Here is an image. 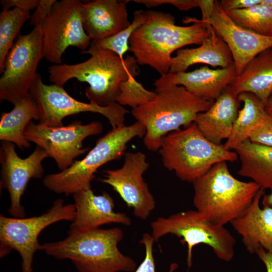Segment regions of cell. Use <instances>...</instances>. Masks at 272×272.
Here are the masks:
<instances>
[{"instance_id": "obj_41", "label": "cell", "mask_w": 272, "mask_h": 272, "mask_svg": "<svg viewBox=\"0 0 272 272\" xmlns=\"http://www.w3.org/2000/svg\"><path fill=\"white\" fill-rule=\"evenodd\" d=\"M262 3L267 5L272 10V0H261Z\"/></svg>"}, {"instance_id": "obj_20", "label": "cell", "mask_w": 272, "mask_h": 272, "mask_svg": "<svg viewBox=\"0 0 272 272\" xmlns=\"http://www.w3.org/2000/svg\"><path fill=\"white\" fill-rule=\"evenodd\" d=\"M263 194L264 189L260 188L246 211L230 223L251 254L260 247L272 253V207H260Z\"/></svg>"}, {"instance_id": "obj_7", "label": "cell", "mask_w": 272, "mask_h": 272, "mask_svg": "<svg viewBox=\"0 0 272 272\" xmlns=\"http://www.w3.org/2000/svg\"><path fill=\"white\" fill-rule=\"evenodd\" d=\"M145 134V127L138 121L129 126L112 128L97 140L83 159L75 160L63 171L45 176L44 185L54 193L65 196L91 189L97 170L108 162L120 159L129 141L135 137L144 138Z\"/></svg>"}, {"instance_id": "obj_10", "label": "cell", "mask_w": 272, "mask_h": 272, "mask_svg": "<svg viewBox=\"0 0 272 272\" xmlns=\"http://www.w3.org/2000/svg\"><path fill=\"white\" fill-rule=\"evenodd\" d=\"M29 95L39 111L38 124L55 127L63 126L62 120L68 116L81 112L99 113L109 121L112 129L124 125L125 116L128 112L117 102L102 106L95 103H85L71 97L63 87L56 84L46 85L38 73L30 89Z\"/></svg>"}, {"instance_id": "obj_28", "label": "cell", "mask_w": 272, "mask_h": 272, "mask_svg": "<svg viewBox=\"0 0 272 272\" xmlns=\"http://www.w3.org/2000/svg\"><path fill=\"white\" fill-rule=\"evenodd\" d=\"M30 11L18 8L3 10L0 14V73L2 74L6 57L20 35L24 23L30 20Z\"/></svg>"}, {"instance_id": "obj_16", "label": "cell", "mask_w": 272, "mask_h": 272, "mask_svg": "<svg viewBox=\"0 0 272 272\" xmlns=\"http://www.w3.org/2000/svg\"><path fill=\"white\" fill-rule=\"evenodd\" d=\"M209 23L229 47L236 76L254 57L272 47V37L259 35L237 25L223 10L219 1H215Z\"/></svg>"}, {"instance_id": "obj_1", "label": "cell", "mask_w": 272, "mask_h": 272, "mask_svg": "<svg viewBox=\"0 0 272 272\" xmlns=\"http://www.w3.org/2000/svg\"><path fill=\"white\" fill-rule=\"evenodd\" d=\"M184 22L193 24L178 26L170 13L148 11L147 20L129 40V51L138 63L153 67L161 76L167 74L174 51L188 45H200L210 35V24L193 18H187Z\"/></svg>"}, {"instance_id": "obj_25", "label": "cell", "mask_w": 272, "mask_h": 272, "mask_svg": "<svg viewBox=\"0 0 272 272\" xmlns=\"http://www.w3.org/2000/svg\"><path fill=\"white\" fill-rule=\"evenodd\" d=\"M14 106L11 111L2 114L0 140L12 143L22 150L29 149L31 144L25 138L24 132L32 119L39 120L38 108L29 95Z\"/></svg>"}, {"instance_id": "obj_27", "label": "cell", "mask_w": 272, "mask_h": 272, "mask_svg": "<svg viewBox=\"0 0 272 272\" xmlns=\"http://www.w3.org/2000/svg\"><path fill=\"white\" fill-rule=\"evenodd\" d=\"M226 13L240 26L259 35L272 37V10L262 1L250 8Z\"/></svg>"}, {"instance_id": "obj_40", "label": "cell", "mask_w": 272, "mask_h": 272, "mask_svg": "<svg viewBox=\"0 0 272 272\" xmlns=\"http://www.w3.org/2000/svg\"><path fill=\"white\" fill-rule=\"evenodd\" d=\"M265 108L268 112L272 113V93L266 101Z\"/></svg>"}, {"instance_id": "obj_33", "label": "cell", "mask_w": 272, "mask_h": 272, "mask_svg": "<svg viewBox=\"0 0 272 272\" xmlns=\"http://www.w3.org/2000/svg\"><path fill=\"white\" fill-rule=\"evenodd\" d=\"M56 0H40L34 12L31 15L30 24L34 27L42 26Z\"/></svg>"}, {"instance_id": "obj_31", "label": "cell", "mask_w": 272, "mask_h": 272, "mask_svg": "<svg viewBox=\"0 0 272 272\" xmlns=\"http://www.w3.org/2000/svg\"><path fill=\"white\" fill-rule=\"evenodd\" d=\"M154 242H155V240L152 235L146 233L143 235L140 243L145 246V256L143 261L133 272H156L153 252ZM178 267V264L173 262L171 264L168 272H174Z\"/></svg>"}, {"instance_id": "obj_37", "label": "cell", "mask_w": 272, "mask_h": 272, "mask_svg": "<svg viewBox=\"0 0 272 272\" xmlns=\"http://www.w3.org/2000/svg\"><path fill=\"white\" fill-rule=\"evenodd\" d=\"M215 1L198 0V7L201 10L202 18L201 21L208 24L211 17L214 7Z\"/></svg>"}, {"instance_id": "obj_23", "label": "cell", "mask_w": 272, "mask_h": 272, "mask_svg": "<svg viewBox=\"0 0 272 272\" xmlns=\"http://www.w3.org/2000/svg\"><path fill=\"white\" fill-rule=\"evenodd\" d=\"M230 86L238 94L251 93L265 104L272 93V47L251 60Z\"/></svg>"}, {"instance_id": "obj_30", "label": "cell", "mask_w": 272, "mask_h": 272, "mask_svg": "<svg viewBox=\"0 0 272 272\" xmlns=\"http://www.w3.org/2000/svg\"><path fill=\"white\" fill-rule=\"evenodd\" d=\"M156 94L155 91L146 89L134 78L121 84L116 102L133 108L151 100Z\"/></svg>"}, {"instance_id": "obj_22", "label": "cell", "mask_w": 272, "mask_h": 272, "mask_svg": "<svg viewBox=\"0 0 272 272\" xmlns=\"http://www.w3.org/2000/svg\"><path fill=\"white\" fill-rule=\"evenodd\" d=\"M196 63H205L225 68L234 64L230 50L220 35L212 28L210 35L200 46L193 48L179 49L172 57L169 73L186 72Z\"/></svg>"}, {"instance_id": "obj_26", "label": "cell", "mask_w": 272, "mask_h": 272, "mask_svg": "<svg viewBox=\"0 0 272 272\" xmlns=\"http://www.w3.org/2000/svg\"><path fill=\"white\" fill-rule=\"evenodd\" d=\"M238 97L243 106L239 110L231 133L224 145L228 150L235 149L249 139L252 133L263 122L268 113L265 104L255 95L242 92L238 94Z\"/></svg>"}, {"instance_id": "obj_24", "label": "cell", "mask_w": 272, "mask_h": 272, "mask_svg": "<svg viewBox=\"0 0 272 272\" xmlns=\"http://www.w3.org/2000/svg\"><path fill=\"white\" fill-rule=\"evenodd\" d=\"M234 150L241 163L238 174L251 179L264 190L271 188L272 147L248 139Z\"/></svg>"}, {"instance_id": "obj_39", "label": "cell", "mask_w": 272, "mask_h": 272, "mask_svg": "<svg viewBox=\"0 0 272 272\" xmlns=\"http://www.w3.org/2000/svg\"><path fill=\"white\" fill-rule=\"evenodd\" d=\"M270 193L267 194H263L262 197V206H268L272 207V188L270 189Z\"/></svg>"}, {"instance_id": "obj_8", "label": "cell", "mask_w": 272, "mask_h": 272, "mask_svg": "<svg viewBox=\"0 0 272 272\" xmlns=\"http://www.w3.org/2000/svg\"><path fill=\"white\" fill-rule=\"evenodd\" d=\"M151 227L155 242L169 234L182 238L181 242L187 245L189 267L192 263L193 248L199 244L210 247L216 256L224 261L229 262L234 256L236 241L231 233L224 226L208 221L196 210L159 217L151 223Z\"/></svg>"}, {"instance_id": "obj_32", "label": "cell", "mask_w": 272, "mask_h": 272, "mask_svg": "<svg viewBox=\"0 0 272 272\" xmlns=\"http://www.w3.org/2000/svg\"><path fill=\"white\" fill-rule=\"evenodd\" d=\"M249 140L272 147V113L268 112L263 122L252 133Z\"/></svg>"}, {"instance_id": "obj_36", "label": "cell", "mask_w": 272, "mask_h": 272, "mask_svg": "<svg viewBox=\"0 0 272 272\" xmlns=\"http://www.w3.org/2000/svg\"><path fill=\"white\" fill-rule=\"evenodd\" d=\"M39 2L40 0H2L1 4L2 11L14 7L30 11L32 9H36Z\"/></svg>"}, {"instance_id": "obj_38", "label": "cell", "mask_w": 272, "mask_h": 272, "mask_svg": "<svg viewBox=\"0 0 272 272\" xmlns=\"http://www.w3.org/2000/svg\"><path fill=\"white\" fill-rule=\"evenodd\" d=\"M255 254L264 264L266 272H272V253L260 247Z\"/></svg>"}, {"instance_id": "obj_4", "label": "cell", "mask_w": 272, "mask_h": 272, "mask_svg": "<svg viewBox=\"0 0 272 272\" xmlns=\"http://www.w3.org/2000/svg\"><path fill=\"white\" fill-rule=\"evenodd\" d=\"M193 185L196 211L211 222L223 226L241 216L261 188L254 181L234 177L226 162L214 165Z\"/></svg>"}, {"instance_id": "obj_5", "label": "cell", "mask_w": 272, "mask_h": 272, "mask_svg": "<svg viewBox=\"0 0 272 272\" xmlns=\"http://www.w3.org/2000/svg\"><path fill=\"white\" fill-rule=\"evenodd\" d=\"M156 93L153 99L131 110L145 127L144 144L153 152L159 151L164 137L193 123L197 115L208 110L214 101L200 99L181 86Z\"/></svg>"}, {"instance_id": "obj_3", "label": "cell", "mask_w": 272, "mask_h": 272, "mask_svg": "<svg viewBox=\"0 0 272 272\" xmlns=\"http://www.w3.org/2000/svg\"><path fill=\"white\" fill-rule=\"evenodd\" d=\"M119 228H96L68 233L64 239L42 245L41 250L58 259H70L79 272H132L137 264L118 248Z\"/></svg>"}, {"instance_id": "obj_34", "label": "cell", "mask_w": 272, "mask_h": 272, "mask_svg": "<svg viewBox=\"0 0 272 272\" xmlns=\"http://www.w3.org/2000/svg\"><path fill=\"white\" fill-rule=\"evenodd\" d=\"M143 4L148 8L160 6L164 4L174 6L181 11H188L198 7V0H145Z\"/></svg>"}, {"instance_id": "obj_15", "label": "cell", "mask_w": 272, "mask_h": 272, "mask_svg": "<svg viewBox=\"0 0 272 272\" xmlns=\"http://www.w3.org/2000/svg\"><path fill=\"white\" fill-rule=\"evenodd\" d=\"M149 164L142 152L124 154L122 166L114 170L104 171V177L100 180L110 185L126 205L133 209L134 215L146 220L156 205L155 198L143 177Z\"/></svg>"}, {"instance_id": "obj_13", "label": "cell", "mask_w": 272, "mask_h": 272, "mask_svg": "<svg viewBox=\"0 0 272 272\" xmlns=\"http://www.w3.org/2000/svg\"><path fill=\"white\" fill-rule=\"evenodd\" d=\"M102 123L93 121L83 124L73 121L67 126L50 127L31 121L27 126L24 137L29 143L42 148L53 158L60 171L70 167L80 155L88 151L83 146L84 140L90 136L101 133Z\"/></svg>"}, {"instance_id": "obj_6", "label": "cell", "mask_w": 272, "mask_h": 272, "mask_svg": "<svg viewBox=\"0 0 272 272\" xmlns=\"http://www.w3.org/2000/svg\"><path fill=\"white\" fill-rule=\"evenodd\" d=\"M164 167L182 181L192 182L221 162H234L237 153L206 139L193 122L164 137L159 150Z\"/></svg>"}, {"instance_id": "obj_11", "label": "cell", "mask_w": 272, "mask_h": 272, "mask_svg": "<svg viewBox=\"0 0 272 272\" xmlns=\"http://www.w3.org/2000/svg\"><path fill=\"white\" fill-rule=\"evenodd\" d=\"M44 57L41 26L20 35L9 51L0 78V98L15 104L29 95Z\"/></svg>"}, {"instance_id": "obj_9", "label": "cell", "mask_w": 272, "mask_h": 272, "mask_svg": "<svg viewBox=\"0 0 272 272\" xmlns=\"http://www.w3.org/2000/svg\"><path fill=\"white\" fill-rule=\"evenodd\" d=\"M76 217L74 204L64 203L57 199L52 207L40 216L29 218H10L0 215V256L4 257L12 250L22 259V272H32L35 253L41 250L38 237L50 225L61 221L73 222Z\"/></svg>"}, {"instance_id": "obj_35", "label": "cell", "mask_w": 272, "mask_h": 272, "mask_svg": "<svg viewBox=\"0 0 272 272\" xmlns=\"http://www.w3.org/2000/svg\"><path fill=\"white\" fill-rule=\"evenodd\" d=\"M261 2V0H222L220 3L223 10L226 12L250 8Z\"/></svg>"}, {"instance_id": "obj_18", "label": "cell", "mask_w": 272, "mask_h": 272, "mask_svg": "<svg viewBox=\"0 0 272 272\" xmlns=\"http://www.w3.org/2000/svg\"><path fill=\"white\" fill-rule=\"evenodd\" d=\"M73 195L76 217L68 233L96 229L109 223L131 225V220L125 214L114 211V200L108 193L104 191L96 195L91 188Z\"/></svg>"}, {"instance_id": "obj_2", "label": "cell", "mask_w": 272, "mask_h": 272, "mask_svg": "<svg viewBox=\"0 0 272 272\" xmlns=\"http://www.w3.org/2000/svg\"><path fill=\"white\" fill-rule=\"evenodd\" d=\"M81 53L89 54L86 61L75 64H60L48 69L49 80L63 87L70 80L87 83L85 95L90 102L106 106L116 102L121 84L134 79L140 73L134 56L121 58L115 53L103 49L91 41Z\"/></svg>"}, {"instance_id": "obj_21", "label": "cell", "mask_w": 272, "mask_h": 272, "mask_svg": "<svg viewBox=\"0 0 272 272\" xmlns=\"http://www.w3.org/2000/svg\"><path fill=\"white\" fill-rule=\"evenodd\" d=\"M238 95L230 85L208 110L197 115L194 122L209 141L221 145L223 140L229 138L239 110Z\"/></svg>"}, {"instance_id": "obj_12", "label": "cell", "mask_w": 272, "mask_h": 272, "mask_svg": "<svg viewBox=\"0 0 272 272\" xmlns=\"http://www.w3.org/2000/svg\"><path fill=\"white\" fill-rule=\"evenodd\" d=\"M83 2L56 1L41 26L43 56L47 61L60 64L70 46L82 52L90 47L91 39L85 32L81 15Z\"/></svg>"}, {"instance_id": "obj_29", "label": "cell", "mask_w": 272, "mask_h": 272, "mask_svg": "<svg viewBox=\"0 0 272 272\" xmlns=\"http://www.w3.org/2000/svg\"><path fill=\"white\" fill-rule=\"evenodd\" d=\"M148 18V11L138 10L133 13V20L129 26L111 37L100 40H92L103 49L111 51L121 58H124L125 53L129 50V40L133 33Z\"/></svg>"}, {"instance_id": "obj_19", "label": "cell", "mask_w": 272, "mask_h": 272, "mask_svg": "<svg viewBox=\"0 0 272 272\" xmlns=\"http://www.w3.org/2000/svg\"><path fill=\"white\" fill-rule=\"evenodd\" d=\"M129 0H94L83 3V25L91 40L111 37L128 27L127 4Z\"/></svg>"}, {"instance_id": "obj_14", "label": "cell", "mask_w": 272, "mask_h": 272, "mask_svg": "<svg viewBox=\"0 0 272 272\" xmlns=\"http://www.w3.org/2000/svg\"><path fill=\"white\" fill-rule=\"evenodd\" d=\"M48 157L42 148L37 146L28 157L21 158L17 154L15 144L2 141L0 147V186L9 192L10 205L8 211L13 217H25L21 197L30 179L42 177L44 169L42 163Z\"/></svg>"}, {"instance_id": "obj_17", "label": "cell", "mask_w": 272, "mask_h": 272, "mask_svg": "<svg viewBox=\"0 0 272 272\" xmlns=\"http://www.w3.org/2000/svg\"><path fill=\"white\" fill-rule=\"evenodd\" d=\"M236 76L234 64L216 70L204 66L191 72L168 73L155 80L154 85L155 92L181 86L200 99L215 101Z\"/></svg>"}]
</instances>
